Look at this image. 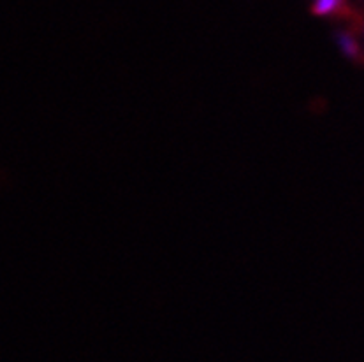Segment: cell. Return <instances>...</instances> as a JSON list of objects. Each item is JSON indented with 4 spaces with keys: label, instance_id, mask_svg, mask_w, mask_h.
Wrapping results in <instances>:
<instances>
[{
    "label": "cell",
    "instance_id": "2",
    "mask_svg": "<svg viewBox=\"0 0 364 362\" xmlns=\"http://www.w3.org/2000/svg\"><path fill=\"white\" fill-rule=\"evenodd\" d=\"M340 44H341V48H343L345 50V53H348V55H354L355 53V44H354V40L350 39V37H340Z\"/></svg>",
    "mask_w": 364,
    "mask_h": 362
},
{
    "label": "cell",
    "instance_id": "1",
    "mask_svg": "<svg viewBox=\"0 0 364 362\" xmlns=\"http://www.w3.org/2000/svg\"><path fill=\"white\" fill-rule=\"evenodd\" d=\"M338 4H340V0H317V2H315V13L318 14L333 13V11L338 7Z\"/></svg>",
    "mask_w": 364,
    "mask_h": 362
}]
</instances>
